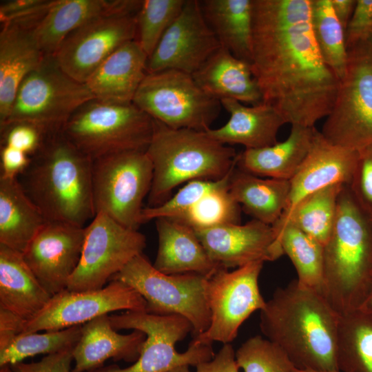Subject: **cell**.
<instances>
[{
	"mask_svg": "<svg viewBox=\"0 0 372 372\" xmlns=\"http://www.w3.org/2000/svg\"><path fill=\"white\" fill-rule=\"evenodd\" d=\"M310 0H252L251 71L262 102L286 123L313 127L330 113L340 80L313 33Z\"/></svg>",
	"mask_w": 372,
	"mask_h": 372,
	"instance_id": "obj_1",
	"label": "cell"
},
{
	"mask_svg": "<svg viewBox=\"0 0 372 372\" xmlns=\"http://www.w3.org/2000/svg\"><path fill=\"white\" fill-rule=\"evenodd\" d=\"M341 316L319 292L293 280L278 287L260 310V329L298 369L338 370Z\"/></svg>",
	"mask_w": 372,
	"mask_h": 372,
	"instance_id": "obj_2",
	"label": "cell"
},
{
	"mask_svg": "<svg viewBox=\"0 0 372 372\" xmlns=\"http://www.w3.org/2000/svg\"><path fill=\"white\" fill-rule=\"evenodd\" d=\"M17 179L48 221L85 227L96 215L92 161L64 135L49 133Z\"/></svg>",
	"mask_w": 372,
	"mask_h": 372,
	"instance_id": "obj_3",
	"label": "cell"
},
{
	"mask_svg": "<svg viewBox=\"0 0 372 372\" xmlns=\"http://www.w3.org/2000/svg\"><path fill=\"white\" fill-rule=\"evenodd\" d=\"M323 254L322 296L340 316L361 307L372 280V224L347 185Z\"/></svg>",
	"mask_w": 372,
	"mask_h": 372,
	"instance_id": "obj_4",
	"label": "cell"
},
{
	"mask_svg": "<svg viewBox=\"0 0 372 372\" xmlns=\"http://www.w3.org/2000/svg\"><path fill=\"white\" fill-rule=\"evenodd\" d=\"M146 152L153 165L148 206L170 198L172 190L194 180H217L236 166L238 154L206 132L173 129L154 120V132Z\"/></svg>",
	"mask_w": 372,
	"mask_h": 372,
	"instance_id": "obj_5",
	"label": "cell"
},
{
	"mask_svg": "<svg viewBox=\"0 0 372 372\" xmlns=\"http://www.w3.org/2000/svg\"><path fill=\"white\" fill-rule=\"evenodd\" d=\"M65 137L92 161L132 150H146L154 119L133 103L93 99L80 107L62 128Z\"/></svg>",
	"mask_w": 372,
	"mask_h": 372,
	"instance_id": "obj_6",
	"label": "cell"
},
{
	"mask_svg": "<svg viewBox=\"0 0 372 372\" xmlns=\"http://www.w3.org/2000/svg\"><path fill=\"white\" fill-rule=\"evenodd\" d=\"M110 319L115 329L138 330L146 335L139 357L128 367L112 364L88 372H169L182 366H196L214 356L211 344L194 340L185 351H176V344L193 332L192 324L181 316L126 311L110 315Z\"/></svg>",
	"mask_w": 372,
	"mask_h": 372,
	"instance_id": "obj_7",
	"label": "cell"
},
{
	"mask_svg": "<svg viewBox=\"0 0 372 372\" xmlns=\"http://www.w3.org/2000/svg\"><path fill=\"white\" fill-rule=\"evenodd\" d=\"M94 99L85 83L66 74L47 56L19 85L5 122H27L46 132L62 130L83 104Z\"/></svg>",
	"mask_w": 372,
	"mask_h": 372,
	"instance_id": "obj_8",
	"label": "cell"
},
{
	"mask_svg": "<svg viewBox=\"0 0 372 372\" xmlns=\"http://www.w3.org/2000/svg\"><path fill=\"white\" fill-rule=\"evenodd\" d=\"M207 278L192 273H163L141 254L110 280H120L132 287L146 301L149 313L185 318L196 336L205 332L211 322L206 294Z\"/></svg>",
	"mask_w": 372,
	"mask_h": 372,
	"instance_id": "obj_9",
	"label": "cell"
},
{
	"mask_svg": "<svg viewBox=\"0 0 372 372\" xmlns=\"http://www.w3.org/2000/svg\"><path fill=\"white\" fill-rule=\"evenodd\" d=\"M132 103L169 127L202 132L211 128L223 107L192 74L177 70L147 73Z\"/></svg>",
	"mask_w": 372,
	"mask_h": 372,
	"instance_id": "obj_10",
	"label": "cell"
},
{
	"mask_svg": "<svg viewBox=\"0 0 372 372\" xmlns=\"http://www.w3.org/2000/svg\"><path fill=\"white\" fill-rule=\"evenodd\" d=\"M347 65L320 131L333 145L360 151L372 144V44L347 49Z\"/></svg>",
	"mask_w": 372,
	"mask_h": 372,
	"instance_id": "obj_11",
	"label": "cell"
},
{
	"mask_svg": "<svg viewBox=\"0 0 372 372\" xmlns=\"http://www.w3.org/2000/svg\"><path fill=\"white\" fill-rule=\"evenodd\" d=\"M153 165L146 150H132L92 161V195L96 214L103 213L138 230L143 202L149 195Z\"/></svg>",
	"mask_w": 372,
	"mask_h": 372,
	"instance_id": "obj_12",
	"label": "cell"
},
{
	"mask_svg": "<svg viewBox=\"0 0 372 372\" xmlns=\"http://www.w3.org/2000/svg\"><path fill=\"white\" fill-rule=\"evenodd\" d=\"M85 229L81 258L67 287L70 291L102 289L146 247L144 234L103 213L96 214Z\"/></svg>",
	"mask_w": 372,
	"mask_h": 372,
	"instance_id": "obj_13",
	"label": "cell"
},
{
	"mask_svg": "<svg viewBox=\"0 0 372 372\" xmlns=\"http://www.w3.org/2000/svg\"><path fill=\"white\" fill-rule=\"evenodd\" d=\"M264 262H256L229 271L220 268L207 278L206 294L211 314L208 329L194 336L205 344L231 343L240 327L266 301L260 293L258 278Z\"/></svg>",
	"mask_w": 372,
	"mask_h": 372,
	"instance_id": "obj_14",
	"label": "cell"
},
{
	"mask_svg": "<svg viewBox=\"0 0 372 372\" xmlns=\"http://www.w3.org/2000/svg\"><path fill=\"white\" fill-rule=\"evenodd\" d=\"M141 3L100 14L72 32L54 56L61 68L85 83L110 54L135 39L136 14Z\"/></svg>",
	"mask_w": 372,
	"mask_h": 372,
	"instance_id": "obj_15",
	"label": "cell"
},
{
	"mask_svg": "<svg viewBox=\"0 0 372 372\" xmlns=\"http://www.w3.org/2000/svg\"><path fill=\"white\" fill-rule=\"evenodd\" d=\"M145 299L126 283L112 280L100 289H64L27 321L22 333L56 331L83 324L105 314L125 310L146 311Z\"/></svg>",
	"mask_w": 372,
	"mask_h": 372,
	"instance_id": "obj_16",
	"label": "cell"
},
{
	"mask_svg": "<svg viewBox=\"0 0 372 372\" xmlns=\"http://www.w3.org/2000/svg\"><path fill=\"white\" fill-rule=\"evenodd\" d=\"M220 47L204 17L200 1L186 0L147 58V73L177 70L192 75Z\"/></svg>",
	"mask_w": 372,
	"mask_h": 372,
	"instance_id": "obj_17",
	"label": "cell"
},
{
	"mask_svg": "<svg viewBox=\"0 0 372 372\" xmlns=\"http://www.w3.org/2000/svg\"><path fill=\"white\" fill-rule=\"evenodd\" d=\"M85 227L48 221L22 253L28 267L52 296L67 289L79 265Z\"/></svg>",
	"mask_w": 372,
	"mask_h": 372,
	"instance_id": "obj_18",
	"label": "cell"
},
{
	"mask_svg": "<svg viewBox=\"0 0 372 372\" xmlns=\"http://www.w3.org/2000/svg\"><path fill=\"white\" fill-rule=\"evenodd\" d=\"M194 230L210 258L225 269L274 261L284 254L272 225L255 219Z\"/></svg>",
	"mask_w": 372,
	"mask_h": 372,
	"instance_id": "obj_19",
	"label": "cell"
},
{
	"mask_svg": "<svg viewBox=\"0 0 372 372\" xmlns=\"http://www.w3.org/2000/svg\"><path fill=\"white\" fill-rule=\"evenodd\" d=\"M47 10L1 25L0 125L8 116L21 81L45 58L34 31Z\"/></svg>",
	"mask_w": 372,
	"mask_h": 372,
	"instance_id": "obj_20",
	"label": "cell"
},
{
	"mask_svg": "<svg viewBox=\"0 0 372 372\" xmlns=\"http://www.w3.org/2000/svg\"><path fill=\"white\" fill-rule=\"evenodd\" d=\"M358 154V151L332 144L316 128L309 151L289 180L288 201L280 219L285 218L308 195L333 184L347 185Z\"/></svg>",
	"mask_w": 372,
	"mask_h": 372,
	"instance_id": "obj_21",
	"label": "cell"
},
{
	"mask_svg": "<svg viewBox=\"0 0 372 372\" xmlns=\"http://www.w3.org/2000/svg\"><path fill=\"white\" fill-rule=\"evenodd\" d=\"M146 335L134 330L120 334L112 327L110 316H100L82 325L81 338L73 350L72 372H88L103 366L109 360L135 362Z\"/></svg>",
	"mask_w": 372,
	"mask_h": 372,
	"instance_id": "obj_22",
	"label": "cell"
},
{
	"mask_svg": "<svg viewBox=\"0 0 372 372\" xmlns=\"http://www.w3.org/2000/svg\"><path fill=\"white\" fill-rule=\"evenodd\" d=\"M158 249L153 266L168 275L198 273L209 277L223 268L209 256L195 230L175 220H155Z\"/></svg>",
	"mask_w": 372,
	"mask_h": 372,
	"instance_id": "obj_23",
	"label": "cell"
},
{
	"mask_svg": "<svg viewBox=\"0 0 372 372\" xmlns=\"http://www.w3.org/2000/svg\"><path fill=\"white\" fill-rule=\"evenodd\" d=\"M147 56L134 41L115 50L85 81L94 99L115 103H132L147 74Z\"/></svg>",
	"mask_w": 372,
	"mask_h": 372,
	"instance_id": "obj_24",
	"label": "cell"
},
{
	"mask_svg": "<svg viewBox=\"0 0 372 372\" xmlns=\"http://www.w3.org/2000/svg\"><path fill=\"white\" fill-rule=\"evenodd\" d=\"M220 101L230 116L222 127L207 130L209 136L225 145H242L245 149L265 147L278 142V132L286 122L274 107L263 102L246 106L234 99Z\"/></svg>",
	"mask_w": 372,
	"mask_h": 372,
	"instance_id": "obj_25",
	"label": "cell"
},
{
	"mask_svg": "<svg viewBox=\"0 0 372 372\" xmlns=\"http://www.w3.org/2000/svg\"><path fill=\"white\" fill-rule=\"evenodd\" d=\"M140 0H54L35 28L45 57L54 56L65 38L90 19L107 12L134 7Z\"/></svg>",
	"mask_w": 372,
	"mask_h": 372,
	"instance_id": "obj_26",
	"label": "cell"
},
{
	"mask_svg": "<svg viewBox=\"0 0 372 372\" xmlns=\"http://www.w3.org/2000/svg\"><path fill=\"white\" fill-rule=\"evenodd\" d=\"M192 76L204 92L219 101L230 99L251 105L262 103L251 64L236 58L223 47Z\"/></svg>",
	"mask_w": 372,
	"mask_h": 372,
	"instance_id": "obj_27",
	"label": "cell"
},
{
	"mask_svg": "<svg viewBox=\"0 0 372 372\" xmlns=\"http://www.w3.org/2000/svg\"><path fill=\"white\" fill-rule=\"evenodd\" d=\"M51 298L24 260L22 253L0 244V308L28 321Z\"/></svg>",
	"mask_w": 372,
	"mask_h": 372,
	"instance_id": "obj_28",
	"label": "cell"
},
{
	"mask_svg": "<svg viewBox=\"0 0 372 372\" xmlns=\"http://www.w3.org/2000/svg\"><path fill=\"white\" fill-rule=\"evenodd\" d=\"M316 127L291 125L283 141L238 154V168L258 176L290 180L306 158Z\"/></svg>",
	"mask_w": 372,
	"mask_h": 372,
	"instance_id": "obj_29",
	"label": "cell"
},
{
	"mask_svg": "<svg viewBox=\"0 0 372 372\" xmlns=\"http://www.w3.org/2000/svg\"><path fill=\"white\" fill-rule=\"evenodd\" d=\"M47 222L17 178L0 176V244L23 253Z\"/></svg>",
	"mask_w": 372,
	"mask_h": 372,
	"instance_id": "obj_30",
	"label": "cell"
},
{
	"mask_svg": "<svg viewBox=\"0 0 372 372\" xmlns=\"http://www.w3.org/2000/svg\"><path fill=\"white\" fill-rule=\"evenodd\" d=\"M229 192L241 209L254 219L273 225L287 207L290 182L262 178L237 166L229 180Z\"/></svg>",
	"mask_w": 372,
	"mask_h": 372,
	"instance_id": "obj_31",
	"label": "cell"
},
{
	"mask_svg": "<svg viewBox=\"0 0 372 372\" xmlns=\"http://www.w3.org/2000/svg\"><path fill=\"white\" fill-rule=\"evenodd\" d=\"M204 17L221 47L251 64L252 0H203Z\"/></svg>",
	"mask_w": 372,
	"mask_h": 372,
	"instance_id": "obj_32",
	"label": "cell"
},
{
	"mask_svg": "<svg viewBox=\"0 0 372 372\" xmlns=\"http://www.w3.org/2000/svg\"><path fill=\"white\" fill-rule=\"evenodd\" d=\"M344 185L333 184L300 200L285 218L272 225L276 236L287 224H291L324 246L333 227L339 196Z\"/></svg>",
	"mask_w": 372,
	"mask_h": 372,
	"instance_id": "obj_33",
	"label": "cell"
},
{
	"mask_svg": "<svg viewBox=\"0 0 372 372\" xmlns=\"http://www.w3.org/2000/svg\"><path fill=\"white\" fill-rule=\"evenodd\" d=\"M337 364L340 372H372V310L360 307L341 316Z\"/></svg>",
	"mask_w": 372,
	"mask_h": 372,
	"instance_id": "obj_34",
	"label": "cell"
},
{
	"mask_svg": "<svg viewBox=\"0 0 372 372\" xmlns=\"http://www.w3.org/2000/svg\"><path fill=\"white\" fill-rule=\"evenodd\" d=\"M277 238L295 267L298 282L322 295L324 246L291 224H287Z\"/></svg>",
	"mask_w": 372,
	"mask_h": 372,
	"instance_id": "obj_35",
	"label": "cell"
},
{
	"mask_svg": "<svg viewBox=\"0 0 372 372\" xmlns=\"http://www.w3.org/2000/svg\"><path fill=\"white\" fill-rule=\"evenodd\" d=\"M311 22L321 56L339 80L346 72L347 49L344 30L336 17L331 0H310Z\"/></svg>",
	"mask_w": 372,
	"mask_h": 372,
	"instance_id": "obj_36",
	"label": "cell"
},
{
	"mask_svg": "<svg viewBox=\"0 0 372 372\" xmlns=\"http://www.w3.org/2000/svg\"><path fill=\"white\" fill-rule=\"evenodd\" d=\"M234 168L216 188L203 196L185 214L173 220L194 229L225 224H239L242 209L231 194L229 187Z\"/></svg>",
	"mask_w": 372,
	"mask_h": 372,
	"instance_id": "obj_37",
	"label": "cell"
},
{
	"mask_svg": "<svg viewBox=\"0 0 372 372\" xmlns=\"http://www.w3.org/2000/svg\"><path fill=\"white\" fill-rule=\"evenodd\" d=\"M81 332L82 325H77L43 333H21L6 348L0 350V366L12 365L29 357L50 355L74 348Z\"/></svg>",
	"mask_w": 372,
	"mask_h": 372,
	"instance_id": "obj_38",
	"label": "cell"
},
{
	"mask_svg": "<svg viewBox=\"0 0 372 372\" xmlns=\"http://www.w3.org/2000/svg\"><path fill=\"white\" fill-rule=\"evenodd\" d=\"M186 0H142L136 18L134 41L147 58L180 13Z\"/></svg>",
	"mask_w": 372,
	"mask_h": 372,
	"instance_id": "obj_39",
	"label": "cell"
},
{
	"mask_svg": "<svg viewBox=\"0 0 372 372\" xmlns=\"http://www.w3.org/2000/svg\"><path fill=\"white\" fill-rule=\"evenodd\" d=\"M236 360L244 372H292L296 368L277 344L259 335L241 344Z\"/></svg>",
	"mask_w": 372,
	"mask_h": 372,
	"instance_id": "obj_40",
	"label": "cell"
},
{
	"mask_svg": "<svg viewBox=\"0 0 372 372\" xmlns=\"http://www.w3.org/2000/svg\"><path fill=\"white\" fill-rule=\"evenodd\" d=\"M223 178L217 180H194L187 183L165 203L156 207H144L141 213V224L160 218H178L207 193L216 188Z\"/></svg>",
	"mask_w": 372,
	"mask_h": 372,
	"instance_id": "obj_41",
	"label": "cell"
},
{
	"mask_svg": "<svg viewBox=\"0 0 372 372\" xmlns=\"http://www.w3.org/2000/svg\"><path fill=\"white\" fill-rule=\"evenodd\" d=\"M358 152L347 186L361 209L372 220V144Z\"/></svg>",
	"mask_w": 372,
	"mask_h": 372,
	"instance_id": "obj_42",
	"label": "cell"
},
{
	"mask_svg": "<svg viewBox=\"0 0 372 372\" xmlns=\"http://www.w3.org/2000/svg\"><path fill=\"white\" fill-rule=\"evenodd\" d=\"M1 145L19 149L30 157L42 145L46 132L41 127L27 122H14L0 126Z\"/></svg>",
	"mask_w": 372,
	"mask_h": 372,
	"instance_id": "obj_43",
	"label": "cell"
},
{
	"mask_svg": "<svg viewBox=\"0 0 372 372\" xmlns=\"http://www.w3.org/2000/svg\"><path fill=\"white\" fill-rule=\"evenodd\" d=\"M347 49L371 40L372 0H356L352 16L344 30Z\"/></svg>",
	"mask_w": 372,
	"mask_h": 372,
	"instance_id": "obj_44",
	"label": "cell"
},
{
	"mask_svg": "<svg viewBox=\"0 0 372 372\" xmlns=\"http://www.w3.org/2000/svg\"><path fill=\"white\" fill-rule=\"evenodd\" d=\"M74 348L47 355L39 362L11 365L14 372H72Z\"/></svg>",
	"mask_w": 372,
	"mask_h": 372,
	"instance_id": "obj_45",
	"label": "cell"
},
{
	"mask_svg": "<svg viewBox=\"0 0 372 372\" xmlns=\"http://www.w3.org/2000/svg\"><path fill=\"white\" fill-rule=\"evenodd\" d=\"M54 0H11L0 5L1 23L27 17L47 10Z\"/></svg>",
	"mask_w": 372,
	"mask_h": 372,
	"instance_id": "obj_46",
	"label": "cell"
},
{
	"mask_svg": "<svg viewBox=\"0 0 372 372\" xmlns=\"http://www.w3.org/2000/svg\"><path fill=\"white\" fill-rule=\"evenodd\" d=\"M30 157L15 148L1 145L0 176L17 178L28 167Z\"/></svg>",
	"mask_w": 372,
	"mask_h": 372,
	"instance_id": "obj_47",
	"label": "cell"
},
{
	"mask_svg": "<svg viewBox=\"0 0 372 372\" xmlns=\"http://www.w3.org/2000/svg\"><path fill=\"white\" fill-rule=\"evenodd\" d=\"M196 368V372H239L240 369L230 343L224 344L210 360L198 364Z\"/></svg>",
	"mask_w": 372,
	"mask_h": 372,
	"instance_id": "obj_48",
	"label": "cell"
},
{
	"mask_svg": "<svg viewBox=\"0 0 372 372\" xmlns=\"http://www.w3.org/2000/svg\"><path fill=\"white\" fill-rule=\"evenodd\" d=\"M27 320L0 308V350L6 348L24 329Z\"/></svg>",
	"mask_w": 372,
	"mask_h": 372,
	"instance_id": "obj_49",
	"label": "cell"
},
{
	"mask_svg": "<svg viewBox=\"0 0 372 372\" xmlns=\"http://www.w3.org/2000/svg\"><path fill=\"white\" fill-rule=\"evenodd\" d=\"M333 12L345 30L352 16L356 0H331Z\"/></svg>",
	"mask_w": 372,
	"mask_h": 372,
	"instance_id": "obj_50",
	"label": "cell"
},
{
	"mask_svg": "<svg viewBox=\"0 0 372 372\" xmlns=\"http://www.w3.org/2000/svg\"><path fill=\"white\" fill-rule=\"evenodd\" d=\"M361 307H364L370 310H372V280L370 285V287L365 298V300Z\"/></svg>",
	"mask_w": 372,
	"mask_h": 372,
	"instance_id": "obj_51",
	"label": "cell"
},
{
	"mask_svg": "<svg viewBox=\"0 0 372 372\" xmlns=\"http://www.w3.org/2000/svg\"><path fill=\"white\" fill-rule=\"evenodd\" d=\"M292 372H340L339 370L316 371L311 369H298L294 368Z\"/></svg>",
	"mask_w": 372,
	"mask_h": 372,
	"instance_id": "obj_52",
	"label": "cell"
},
{
	"mask_svg": "<svg viewBox=\"0 0 372 372\" xmlns=\"http://www.w3.org/2000/svg\"><path fill=\"white\" fill-rule=\"evenodd\" d=\"M189 368V366H179L176 369H174L173 370L169 372H191Z\"/></svg>",
	"mask_w": 372,
	"mask_h": 372,
	"instance_id": "obj_53",
	"label": "cell"
},
{
	"mask_svg": "<svg viewBox=\"0 0 372 372\" xmlns=\"http://www.w3.org/2000/svg\"><path fill=\"white\" fill-rule=\"evenodd\" d=\"M0 372H14L10 364L0 366Z\"/></svg>",
	"mask_w": 372,
	"mask_h": 372,
	"instance_id": "obj_54",
	"label": "cell"
},
{
	"mask_svg": "<svg viewBox=\"0 0 372 372\" xmlns=\"http://www.w3.org/2000/svg\"><path fill=\"white\" fill-rule=\"evenodd\" d=\"M370 41H371V44H372V36H371V40H370Z\"/></svg>",
	"mask_w": 372,
	"mask_h": 372,
	"instance_id": "obj_55",
	"label": "cell"
},
{
	"mask_svg": "<svg viewBox=\"0 0 372 372\" xmlns=\"http://www.w3.org/2000/svg\"><path fill=\"white\" fill-rule=\"evenodd\" d=\"M371 224H372V220H371Z\"/></svg>",
	"mask_w": 372,
	"mask_h": 372,
	"instance_id": "obj_56",
	"label": "cell"
}]
</instances>
